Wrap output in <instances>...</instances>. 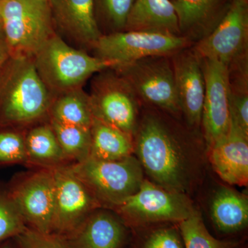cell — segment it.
Wrapping results in <instances>:
<instances>
[{"label": "cell", "instance_id": "cell-1", "mask_svg": "<svg viewBox=\"0 0 248 248\" xmlns=\"http://www.w3.org/2000/svg\"><path fill=\"white\" fill-rule=\"evenodd\" d=\"M137 154L154 184L172 192L185 193L190 170L182 136L156 112L145 114L138 124Z\"/></svg>", "mask_w": 248, "mask_h": 248}, {"label": "cell", "instance_id": "cell-2", "mask_svg": "<svg viewBox=\"0 0 248 248\" xmlns=\"http://www.w3.org/2000/svg\"><path fill=\"white\" fill-rule=\"evenodd\" d=\"M32 60L49 93L57 95L81 88L91 76L115 67L112 62L68 45L57 32L41 47Z\"/></svg>", "mask_w": 248, "mask_h": 248}, {"label": "cell", "instance_id": "cell-3", "mask_svg": "<svg viewBox=\"0 0 248 248\" xmlns=\"http://www.w3.org/2000/svg\"><path fill=\"white\" fill-rule=\"evenodd\" d=\"M1 94L0 115L5 124H30L51 106V94L41 79L32 58H11Z\"/></svg>", "mask_w": 248, "mask_h": 248}, {"label": "cell", "instance_id": "cell-4", "mask_svg": "<svg viewBox=\"0 0 248 248\" xmlns=\"http://www.w3.org/2000/svg\"><path fill=\"white\" fill-rule=\"evenodd\" d=\"M0 16L11 58H33L55 33L48 0H0Z\"/></svg>", "mask_w": 248, "mask_h": 248}, {"label": "cell", "instance_id": "cell-5", "mask_svg": "<svg viewBox=\"0 0 248 248\" xmlns=\"http://www.w3.org/2000/svg\"><path fill=\"white\" fill-rule=\"evenodd\" d=\"M70 169L89 189L101 207L117 208L136 193L143 183L140 161L130 155L117 161L89 157L69 164Z\"/></svg>", "mask_w": 248, "mask_h": 248}, {"label": "cell", "instance_id": "cell-6", "mask_svg": "<svg viewBox=\"0 0 248 248\" xmlns=\"http://www.w3.org/2000/svg\"><path fill=\"white\" fill-rule=\"evenodd\" d=\"M192 42L182 36L151 31H123L99 37L93 49L94 56L115 67L155 56H172ZM114 68V67H113Z\"/></svg>", "mask_w": 248, "mask_h": 248}, {"label": "cell", "instance_id": "cell-7", "mask_svg": "<svg viewBox=\"0 0 248 248\" xmlns=\"http://www.w3.org/2000/svg\"><path fill=\"white\" fill-rule=\"evenodd\" d=\"M140 99L166 112H181L171 56L149 57L112 68Z\"/></svg>", "mask_w": 248, "mask_h": 248}, {"label": "cell", "instance_id": "cell-8", "mask_svg": "<svg viewBox=\"0 0 248 248\" xmlns=\"http://www.w3.org/2000/svg\"><path fill=\"white\" fill-rule=\"evenodd\" d=\"M89 95L94 117L133 136L140 99L123 77L112 68L99 72Z\"/></svg>", "mask_w": 248, "mask_h": 248}, {"label": "cell", "instance_id": "cell-9", "mask_svg": "<svg viewBox=\"0 0 248 248\" xmlns=\"http://www.w3.org/2000/svg\"><path fill=\"white\" fill-rule=\"evenodd\" d=\"M8 189L27 227L53 234L55 203L53 168H40L16 177Z\"/></svg>", "mask_w": 248, "mask_h": 248}, {"label": "cell", "instance_id": "cell-10", "mask_svg": "<svg viewBox=\"0 0 248 248\" xmlns=\"http://www.w3.org/2000/svg\"><path fill=\"white\" fill-rule=\"evenodd\" d=\"M248 0H231L226 14L208 35L192 49L200 60L230 66L248 59Z\"/></svg>", "mask_w": 248, "mask_h": 248}, {"label": "cell", "instance_id": "cell-11", "mask_svg": "<svg viewBox=\"0 0 248 248\" xmlns=\"http://www.w3.org/2000/svg\"><path fill=\"white\" fill-rule=\"evenodd\" d=\"M116 209L124 218L135 223H179L194 210L184 194L166 190L146 179L136 193Z\"/></svg>", "mask_w": 248, "mask_h": 248}, {"label": "cell", "instance_id": "cell-12", "mask_svg": "<svg viewBox=\"0 0 248 248\" xmlns=\"http://www.w3.org/2000/svg\"><path fill=\"white\" fill-rule=\"evenodd\" d=\"M53 170L55 183L53 234L65 237L76 231L101 205L73 172L69 164Z\"/></svg>", "mask_w": 248, "mask_h": 248}, {"label": "cell", "instance_id": "cell-13", "mask_svg": "<svg viewBox=\"0 0 248 248\" xmlns=\"http://www.w3.org/2000/svg\"><path fill=\"white\" fill-rule=\"evenodd\" d=\"M205 79L202 124L208 148L228 133L231 127L228 66L210 59L200 60Z\"/></svg>", "mask_w": 248, "mask_h": 248}, {"label": "cell", "instance_id": "cell-14", "mask_svg": "<svg viewBox=\"0 0 248 248\" xmlns=\"http://www.w3.org/2000/svg\"><path fill=\"white\" fill-rule=\"evenodd\" d=\"M176 90L181 112L192 127L202 124L205 79L200 59L192 48L179 50L171 56Z\"/></svg>", "mask_w": 248, "mask_h": 248}, {"label": "cell", "instance_id": "cell-15", "mask_svg": "<svg viewBox=\"0 0 248 248\" xmlns=\"http://www.w3.org/2000/svg\"><path fill=\"white\" fill-rule=\"evenodd\" d=\"M54 27L81 47L93 48L103 35L94 0H48Z\"/></svg>", "mask_w": 248, "mask_h": 248}, {"label": "cell", "instance_id": "cell-16", "mask_svg": "<svg viewBox=\"0 0 248 248\" xmlns=\"http://www.w3.org/2000/svg\"><path fill=\"white\" fill-rule=\"evenodd\" d=\"M208 149L212 166L224 182L248 186V135L233 121L228 133Z\"/></svg>", "mask_w": 248, "mask_h": 248}, {"label": "cell", "instance_id": "cell-17", "mask_svg": "<svg viewBox=\"0 0 248 248\" xmlns=\"http://www.w3.org/2000/svg\"><path fill=\"white\" fill-rule=\"evenodd\" d=\"M179 32L191 42L208 35L221 20L231 0H171Z\"/></svg>", "mask_w": 248, "mask_h": 248}, {"label": "cell", "instance_id": "cell-18", "mask_svg": "<svg viewBox=\"0 0 248 248\" xmlns=\"http://www.w3.org/2000/svg\"><path fill=\"white\" fill-rule=\"evenodd\" d=\"M125 236L122 221L115 215L96 210L65 237L71 248H120Z\"/></svg>", "mask_w": 248, "mask_h": 248}, {"label": "cell", "instance_id": "cell-19", "mask_svg": "<svg viewBox=\"0 0 248 248\" xmlns=\"http://www.w3.org/2000/svg\"><path fill=\"white\" fill-rule=\"evenodd\" d=\"M124 31H151L181 36L171 0H135Z\"/></svg>", "mask_w": 248, "mask_h": 248}, {"label": "cell", "instance_id": "cell-20", "mask_svg": "<svg viewBox=\"0 0 248 248\" xmlns=\"http://www.w3.org/2000/svg\"><path fill=\"white\" fill-rule=\"evenodd\" d=\"M90 157L102 161H117L132 155L133 136L94 117L91 126Z\"/></svg>", "mask_w": 248, "mask_h": 248}, {"label": "cell", "instance_id": "cell-21", "mask_svg": "<svg viewBox=\"0 0 248 248\" xmlns=\"http://www.w3.org/2000/svg\"><path fill=\"white\" fill-rule=\"evenodd\" d=\"M211 216L215 226L223 232L244 229L248 223V197L233 189L222 187L214 196Z\"/></svg>", "mask_w": 248, "mask_h": 248}, {"label": "cell", "instance_id": "cell-22", "mask_svg": "<svg viewBox=\"0 0 248 248\" xmlns=\"http://www.w3.org/2000/svg\"><path fill=\"white\" fill-rule=\"evenodd\" d=\"M24 139L27 164L51 169L68 164L50 124L31 129Z\"/></svg>", "mask_w": 248, "mask_h": 248}, {"label": "cell", "instance_id": "cell-23", "mask_svg": "<svg viewBox=\"0 0 248 248\" xmlns=\"http://www.w3.org/2000/svg\"><path fill=\"white\" fill-rule=\"evenodd\" d=\"M50 120L91 128L93 116L89 95L81 88L70 90L52 101Z\"/></svg>", "mask_w": 248, "mask_h": 248}, {"label": "cell", "instance_id": "cell-24", "mask_svg": "<svg viewBox=\"0 0 248 248\" xmlns=\"http://www.w3.org/2000/svg\"><path fill=\"white\" fill-rule=\"evenodd\" d=\"M50 124L68 161L81 162L89 157L91 128L63 124L53 120H50Z\"/></svg>", "mask_w": 248, "mask_h": 248}, {"label": "cell", "instance_id": "cell-25", "mask_svg": "<svg viewBox=\"0 0 248 248\" xmlns=\"http://www.w3.org/2000/svg\"><path fill=\"white\" fill-rule=\"evenodd\" d=\"M179 229L185 248H231L229 243L215 239L205 228L199 212L179 222Z\"/></svg>", "mask_w": 248, "mask_h": 248}, {"label": "cell", "instance_id": "cell-26", "mask_svg": "<svg viewBox=\"0 0 248 248\" xmlns=\"http://www.w3.org/2000/svg\"><path fill=\"white\" fill-rule=\"evenodd\" d=\"M27 228L8 187L0 186V242L16 237Z\"/></svg>", "mask_w": 248, "mask_h": 248}, {"label": "cell", "instance_id": "cell-27", "mask_svg": "<svg viewBox=\"0 0 248 248\" xmlns=\"http://www.w3.org/2000/svg\"><path fill=\"white\" fill-rule=\"evenodd\" d=\"M27 164L25 139L14 131H0V166Z\"/></svg>", "mask_w": 248, "mask_h": 248}, {"label": "cell", "instance_id": "cell-28", "mask_svg": "<svg viewBox=\"0 0 248 248\" xmlns=\"http://www.w3.org/2000/svg\"><path fill=\"white\" fill-rule=\"evenodd\" d=\"M135 0H94L113 32L125 29L129 13Z\"/></svg>", "mask_w": 248, "mask_h": 248}, {"label": "cell", "instance_id": "cell-29", "mask_svg": "<svg viewBox=\"0 0 248 248\" xmlns=\"http://www.w3.org/2000/svg\"><path fill=\"white\" fill-rule=\"evenodd\" d=\"M16 238L19 248H71L61 236L40 232L29 227Z\"/></svg>", "mask_w": 248, "mask_h": 248}, {"label": "cell", "instance_id": "cell-30", "mask_svg": "<svg viewBox=\"0 0 248 248\" xmlns=\"http://www.w3.org/2000/svg\"><path fill=\"white\" fill-rule=\"evenodd\" d=\"M143 248H185L182 235L172 228L153 232L145 242Z\"/></svg>", "mask_w": 248, "mask_h": 248}, {"label": "cell", "instance_id": "cell-31", "mask_svg": "<svg viewBox=\"0 0 248 248\" xmlns=\"http://www.w3.org/2000/svg\"><path fill=\"white\" fill-rule=\"evenodd\" d=\"M10 57L9 49L6 44L4 29H3L2 22L0 16V61L5 62Z\"/></svg>", "mask_w": 248, "mask_h": 248}, {"label": "cell", "instance_id": "cell-32", "mask_svg": "<svg viewBox=\"0 0 248 248\" xmlns=\"http://www.w3.org/2000/svg\"><path fill=\"white\" fill-rule=\"evenodd\" d=\"M0 248H11V247L9 245H5V246H3L2 247Z\"/></svg>", "mask_w": 248, "mask_h": 248}, {"label": "cell", "instance_id": "cell-33", "mask_svg": "<svg viewBox=\"0 0 248 248\" xmlns=\"http://www.w3.org/2000/svg\"><path fill=\"white\" fill-rule=\"evenodd\" d=\"M4 62L0 61V68H1V66H2L3 63H4Z\"/></svg>", "mask_w": 248, "mask_h": 248}]
</instances>
